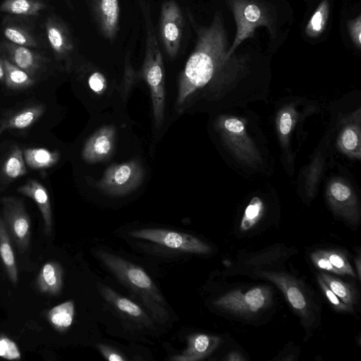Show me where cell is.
I'll return each instance as SVG.
<instances>
[{
	"label": "cell",
	"mask_w": 361,
	"mask_h": 361,
	"mask_svg": "<svg viewBox=\"0 0 361 361\" xmlns=\"http://www.w3.org/2000/svg\"><path fill=\"white\" fill-rule=\"evenodd\" d=\"M98 289L104 299L122 318L140 328L153 327L152 317L139 305L106 285L98 284Z\"/></svg>",
	"instance_id": "8fae6325"
},
{
	"label": "cell",
	"mask_w": 361,
	"mask_h": 361,
	"mask_svg": "<svg viewBox=\"0 0 361 361\" xmlns=\"http://www.w3.org/2000/svg\"><path fill=\"white\" fill-rule=\"evenodd\" d=\"M319 275L342 302L353 307L357 301V293L350 284L327 273Z\"/></svg>",
	"instance_id": "484cf974"
},
{
	"label": "cell",
	"mask_w": 361,
	"mask_h": 361,
	"mask_svg": "<svg viewBox=\"0 0 361 361\" xmlns=\"http://www.w3.org/2000/svg\"><path fill=\"white\" fill-rule=\"evenodd\" d=\"M23 157L30 168L40 169L54 166L58 161L59 154L45 148H28L23 151Z\"/></svg>",
	"instance_id": "cb8c5ba5"
},
{
	"label": "cell",
	"mask_w": 361,
	"mask_h": 361,
	"mask_svg": "<svg viewBox=\"0 0 361 361\" xmlns=\"http://www.w3.org/2000/svg\"><path fill=\"white\" fill-rule=\"evenodd\" d=\"M272 292L268 286L235 290L214 301V305L231 313L250 316L266 309L271 303Z\"/></svg>",
	"instance_id": "277c9868"
},
{
	"label": "cell",
	"mask_w": 361,
	"mask_h": 361,
	"mask_svg": "<svg viewBox=\"0 0 361 361\" xmlns=\"http://www.w3.org/2000/svg\"><path fill=\"white\" fill-rule=\"evenodd\" d=\"M292 127V118L288 112H284L280 118L279 129L283 135H288Z\"/></svg>",
	"instance_id": "f35d334b"
},
{
	"label": "cell",
	"mask_w": 361,
	"mask_h": 361,
	"mask_svg": "<svg viewBox=\"0 0 361 361\" xmlns=\"http://www.w3.org/2000/svg\"><path fill=\"white\" fill-rule=\"evenodd\" d=\"M92 16L100 33L114 41L118 32L120 5L118 0H87Z\"/></svg>",
	"instance_id": "7c38bea8"
},
{
	"label": "cell",
	"mask_w": 361,
	"mask_h": 361,
	"mask_svg": "<svg viewBox=\"0 0 361 361\" xmlns=\"http://www.w3.org/2000/svg\"><path fill=\"white\" fill-rule=\"evenodd\" d=\"M224 360L228 361H245L246 358L239 352L232 351L226 355Z\"/></svg>",
	"instance_id": "ab89813d"
},
{
	"label": "cell",
	"mask_w": 361,
	"mask_h": 361,
	"mask_svg": "<svg viewBox=\"0 0 361 361\" xmlns=\"http://www.w3.org/2000/svg\"><path fill=\"white\" fill-rule=\"evenodd\" d=\"M348 29L352 40L354 44L360 47L361 44V20L360 16L350 21L348 24Z\"/></svg>",
	"instance_id": "74e56055"
},
{
	"label": "cell",
	"mask_w": 361,
	"mask_h": 361,
	"mask_svg": "<svg viewBox=\"0 0 361 361\" xmlns=\"http://www.w3.org/2000/svg\"><path fill=\"white\" fill-rule=\"evenodd\" d=\"M63 269L55 261H50L43 265L37 276L36 286L44 294L59 295L63 286Z\"/></svg>",
	"instance_id": "d6986e66"
},
{
	"label": "cell",
	"mask_w": 361,
	"mask_h": 361,
	"mask_svg": "<svg viewBox=\"0 0 361 361\" xmlns=\"http://www.w3.org/2000/svg\"><path fill=\"white\" fill-rule=\"evenodd\" d=\"M3 57L26 72L32 78L42 69L44 59L28 47L13 42L0 44Z\"/></svg>",
	"instance_id": "5bb4252c"
},
{
	"label": "cell",
	"mask_w": 361,
	"mask_h": 361,
	"mask_svg": "<svg viewBox=\"0 0 361 361\" xmlns=\"http://www.w3.org/2000/svg\"><path fill=\"white\" fill-rule=\"evenodd\" d=\"M18 191L31 198L37 205L44 221V232L51 233L52 214L49 197L46 188L38 181L30 180L18 188Z\"/></svg>",
	"instance_id": "e0dca14e"
},
{
	"label": "cell",
	"mask_w": 361,
	"mask_h": 361,
	"mask_svg": "<svg viewBox=\"0 0 361 361\" xmlns=\"http://www.w3.org/2000/svg\"><path fill=\"white\" fill-rule=\"evenodd\" d=\"M331 202L337 214L352 224L359 221V214L353 205L351 190L341 182L333 183L329 188Z\"/></svg>",
	"instance_id": "ac0fdd59"
},
{
	"label": "cell",
	"mask_w": 361,
	"mask_h": 361,
	"mask_svg": "<svg viewBox=\"0 0 361 361\" xmlns=\"http://www.w3.org/2000/svg\"><path fill=\"white\" fill-rule=\"evenodd\" d=\"M88 85L93 92L102 94L106 87V80L102 73L95 71L90 75Z\"/></svg>",
	"instance_id": "d590c367"
},
{
	"label": "cell",
	"mask_w": 361,
	"mask_h": 361,
	"mask_svg": "<svg viewBox=\"0 0 361 361\" xmlns=\"http://www.w3.org/2000/svg\"><path fill=\"white\" fill-rule=\"evenodd\" d=\"M94 255L116 277L136 295L152 317L161 324L170 314L166 300L154 282L140 266L111 252L97 250Z\"/></svg>",
	"instance_id": "7a4b0ae2"
},
{
	"label": "cell",
	"mask_w": 361,
	"mask_h": 361,
	"mask_svg": "<svg viewBox=\"0 0 361 361\" xmlns=\"http://www.w3.org/2000/svg\"><path fill=\"white\" fill-rule=\"evenodd\" d=\"M232 8L237 25V32L232 46L227 52L228 59L245 39L251 37L260 25H267L268 19L262 9L247 0H232Z\"/></svg>",
	"instance_id": "9c48e42d"
},
{
	"label": "cell",
	"mask_w": 361,
	"mask_h": 361,
	"mask_svg": "<svg viewBox=\"0 0 361 361\" xmlns=\"http://www.w3.org/2000/svg\"><path fill=\"white\" fill-rule=\"evenodd\" d=\"M47 37L56 57L69 63L75 44L67 25L56 16H49L45 23Z\"/></svg>",
	"instance_id": "4fadbf2b"
},
{
	"label": "cell",
	"mask_w": 361,
	"mask_h": 361,
	"mask_svg": "<svg viewBox=\"0 0 361 361\" xmlns=\"http://www.w3.org/2000/svg\"><path fill=\"white\" fill-rule=\"evenodd\" d=\"M4 78V71L3 66L0 61V80H2Z\"/></svg>",
	"instance_id": "b9f144b4"
},
{
	"label": "cell",
	"mask_w": 361,
	"mask_h": 361,
	"mask_svg": "<svg viewBox=\"0 0 361 361\" xmlns=\"http://www.w3.org/2000/svg\"><path fill=\"white\" fill-rule=\"evenodd\" d=\"M341 142L343 147L347 151H359V137L354 129L347 128L341 135Z\"/></svg>",
	"instance_id": "836d02e7"
},
{
	"label": "cell",
	"mask_w": 361,
	"mask_h": 361,
	"mask_svg": "<svg viewBox=\"0 0 361 361\" xmlns=\"http://www.w3.org/2000/svg\"><path fill=\"white\" fill-rule=\"evenodd\" d=\"M356 269L357 272V277L360 280V255L355 259Z\"/></svg>",
	"instance_id": "60d3db41"
},
{
	"label": "cell",
	"mask_w": 361,
	"mask_h": 361,
	"mask_svg": "<svg viewBox=\"0 0 361 361\" xmlns=\"http://www.w3.org/2000/svg\"><path fill=\"white\" fill-rule=\"evenodd\" d=\"M45 8V4L41 0H4L0 11L17 16H35Z\"/></svg>",
	"instance_id": "603a6c76"
},
{
	"label": "cell",
	"mask_w": 361,
	"mask_h": 361,
	"mask_svg": "<svg viewBox=\"0 0 361 361\" xmlns=\"http://www.w3.org/2000/svg\"><path fill=\"white\" fill-rule=\"evenodd\" d=\"M145 20L146 49L141 75L149 87L154 122L157 128L162 123L164 110V68L163 58L151 16L150 6L144 0H139Z\"/></svg>",
	"instance_id": "3957f363"
},
{
	"label": "cell",
	"mask_w": 361,
	"mask_h": 361,
	"mask_svg": "<svg viewBox=\"0 0 361 361\" xmlns=\"http://www.w3.org/2000/svg\"><path fill=\"white\" fill-rule=\"evenodd\" d=\"M75 316V305L68 300L51 308L47 313L51 325L60 332L66 331L72 325Z\"/></svg>",
	"instance_id": "7402d4cb"
},
{
	"label": "cell",
	"mask_w": 361,
	"mask_h": 361,
	"mask_svg": "<svg viewBox=\"0 0 361 361\" xmlns=\"http://www.w3.org/2000/svg\"><path fill=\"white\" fill-rule=\"evenodd\" d=\"M310 258L314 265L319 269L339 275L338 271L331 265L322 250L312 252Z\"/></svg>",
	"instance_id": "e575fe53"
},
{
	"label": "cell",
	"mask_w": 361,
	"mask_h": 361,
	"mask_svg": "<svg viewBox=\"0 0 361 361\" xmlns=\"http://www.w3.org/2000/svg\"><path fill=\"white\" fill-rule=\"evenodd\" d=\"M0 357L9 360L21 358V353L16 343L4 335L0 336Z\"/></svg>",
	"instance_id": "d6a6232c"
},
{
	"label": "cell",
	"mask_w": 361,
	"mask_h": 361,
	"mask_svg": "<svg viewBox=\"0 0 361 361\" xmlns=\"http://www.w3.org/2000/svg\"><path fill=\"white\" fill-rule=\"evenodd\" d=\"M116 140L113 126H104L96 131L87 141L82 150L83 159L90 163L101 161L112 152Z\"/></svg>",
	"instance_id": "9a60e30c"
},
{
	"label": "cell",
	"mask_w": 361,
	"mask_h": 361,
	"mask_svg": "<svg viewBox=\"0 0 361 361\" xmlns=\"http://www.w3.org/2000/svg\"><path fill=\"white\" fill-rule=\"evenodd\" d=\"M100 353L109 361H125L126 358L116 349L104 344L97 345Z\"/></svg>",
	"instance_id": "8d00e7d4"
},
{
	"label": "cell",
	"mask_w": 361,
	"mask_h": 361,
	"mask_svg": "<svg viewBox=\"0 0 361 361\" xmlns=\"http://www.w3.org/2000/svg\"><path fill=\"white\" fill-rule=\"evenodd\" d=\"M260 277L267 279L281 290L292 308L304 319L310 317L309 301L304 290L293 277L283 272L260 271Z\"/></svg>",
	"instance_id": "30bf717a"
},
{
	"label": "cell",
	"mask_w": 361,
	"mask_h": 361,
	"mask_svg": "<svg viewBox=\"0 0 361 361\" xmlns=\"http://www.w3.org/2000/svg\"><path fill=\"white\" fill-rule=\"evenodd\" d=\"M329 6L328 1L324 0L319 4L305 28L306 34L311 37L320 35L325 29L329 17Z\"/></svg>",
	"instance_id": "83f0119b"
},
{
	"label": "cell",
	"mask_w": 361,
	"mask_h": 361,
	"mask_svg": "<svg viewBox=\"0 0 361 361\" xmlns=\"http://www.w3.org/2000/svg\"><path fill=\"white\" fill-rule=\"evenodd\" d=\"M221 341L219 337L195 333L187 338V347L180 353L170 357L173 361H198L213 353Z\"/></svg>",
	"instance_id": "2e32d148"
},
{
	"label": "cell",
	"mask_w": 361,
	"mask_h": 361,
	"mask_svg": "<svg viewBox=\"0 0 361 361\" xmlns=\"http://www.w3.org/2000/svg\"><path fill=\"white\" fill-rule=\"evenodd\" d=\"M143 176L142 166L133 160L109 166L96 185L111 195H123L136 189Z\"/></svg>",
	"instance_id": "8992f818"
},
{
	"label": "cell",
	"mask_w": 361,
	"mask_h": 361,
	"mask_svg": "<svg viewBox=\"0 0 361 361\" xmlns=\"http://www.w3.org/2000/svg\"><path fill=\"white\" fill-rule=\"evenodd\" d=\"M317 280L325 297L336 310L343 312H350L353 310L352 307L345 304L339 299V298L329 288L319 275H317Z\"/></svg>",
	"instance_id": "1f68e13d"
},
{
	"label": "cell",
	"mask_w": 361,
	"mask_h": 361,
	"mask_svg": "<svg viewBox=\"0 0 361 361\" xmlns=\"http://www.w3.org/2000/svg\"><path fill=\"white\" fill-rule=\"evenodd\" d=\"M263 212V204L261 200L255 197L252 199L246 207L240 222L242 231L251 229L260 219Z\"/></svg>",
	"instance_id": "f546056e"
},
{
	"label": "cell",
	"mask_w": 361,
	"mask_h": 361,
	"mask_svg": "<svg viewBox=\"0 0 361 361\" xmlns=\"http://www.w3.org/2000/svg\"><path fill=\"white\" fill-rule=\"evenodd\" d=\"M0 61L4 71L6 85L11 89H23L30 87L34 80L26 72L1 56Z\"/></svg>",
	"instance_id": "d4e9b609"
},
{
	"label": "cell",
	"mask_w": 361,
	"mask_h": 361,
	"mask_svg": "<svg viewBox=\"0 0 361 361\" xmlns=\"http://www.w3.org/2000/svg\"><path fill=\"white\" fill-rule=\"evenodd\" d=\"M322 250L331 265L338 271L339 275H348L352 277H356V273H355L351 264L343 252L337 250Z\"/></svg>",
	"instance_id": "4dcf8cb0"
},
{
	"label": "cell",
	"mask_w": 361,
	"mask_h": 361,
	"mask_svg": "<svg viewBox=\"0 0 361 361\" xmlns=\"http://www.w3.org/2000/svg\"><path fill=\"white\" fill-rule=\"evenodd\" d=\"M42 105L25 107L10 116L3 119L0 123V134L9 129H23L32 125L44 113Z\"/></svg>",
	"instance_id": "ffe728a7"
},
{
	"label": "cell",
	"mask_w": 361,
	"mask_h": 361,
	"mask_svg": "<svg viewBox=\"0 0 361 361\" xmlns=\"http://www.w3.org/2000/svg\"><path fill=\"white\" fill-rule=\"evenodd\" d=\"M130 235L184 252L204 255L211 252V247L200 238L179 231L164 228H142L130 231Z\"/></svg>",
	"instance_id": "5b68a950"
},
{
	"label": "cell",
	"mask_w": 361,
	"mask_h": 361,
	"mask_svg": "<svg viewBox=\"0 0 361 361\" xmlns=\"http://www.w3.org/2000/svg\"><path fill=\"white\" fill-rule=\"evenodd\" d=\"M3 221L8 233L20 253L28 248L30 240V220L23 202L14 197L1 199Z\"/></svg>",
	"instance_id": "52a82bcc"
},
{
	"label": "cell",
	"mask_w": 361,
	"mask_h": 361,
	"mask_svg": "<svg viewBox=\"0 0 361 361\" xmlns=\"http://www.w3.org/2000/svg\"><path fill=\"white\" fill-rule=\"evenodd\" d=\"M4 36L14 44L27 47H36L38 42L27 29L15 24H8L4 27Z\"/></svg>",
	"instance_id": "f1b7e54d"
},
{
	"label": "cell",
	"mask_w": 361,
	"mask_h": 361,
	"mask_svg": "<svg viewBox=\"0 0 361 361\" xmlns=\"http://www.w3.org/2000/svg\"><path fill=\"white\" fill-rule=\"evenodd\" d=\"M0 257L4 269L12 283H18V270L11 239L2 216L0 215Z\"/></svg>",
	"instance_id": "44dd1931"
},
{
	"label": "cell",
	"mask_w": 361,
	"mask_h": 361,
	"mask_svg": "<svg viewBox=\"0 0 361 361\" xmlns=\"http://www.w3.org/2000/svg\"><path fill=\"white\" fill-rule=\"evenodd\" d=\"M226 35L219 17L210 26L199 29L192 53L180 75L177 106H183L197 92L208 84L227 58Z\"/></svg>",
	"instance_id": "6da1fadb"
},
{
	"label": "cell",
	"mask_w": 361,
	"mask_h": 361,
	"mask_svg": "<svg viewBox=\"0 0 361 361\" xmlns=\"http://www.w3.org/2000/svg\"><path fill=\"white\" fill-rule=\"evenodd\" d=\"M23 152L16 146L6 157L2 166V173L8 180H13L26 173Z\"/></svg>",
	"instance_id": "4316f807"
},
{
	"label": "cell",
	"mask_w": 361,
	"mask_h": 361,
	"mask_svg": "<svg viewBox=\"0 0 361 361\" xmlns=\"http://www.w3.org/2000/svg\"><path fill=\"white\" fill-rule=\"evenodd\" d=\"M184 30L182 11L173 0L163 3L159 18V37L169 57L176 56L179 51Z\"/></svg>",
	"instance_id": "ba28073f"
}]
</instances>
